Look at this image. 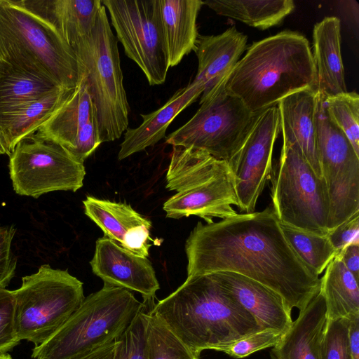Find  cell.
<instances>
[{"label": "cell", "mask_w": 359, "mask_h": 359, "mask_svg": "<svg viewBox=\"0 0 359 359\" xmlns=\"http://www.w3.org/2000/svg\"><path fill=\"white\" fill-rule=\"evenodd\" d=\"M1 60V59H0Z\"/></svg>", "instance_id": "44"}, {"label": "cell", "mask_w": 359, "mask_h": 359, "mask_svg": "<svg viewBox=\"0 0 359 359\" xmlns=\"http://www.w3.org/2000/svg\"><path fill=\"white\" fill-rule=\"evenodd\" d=\"M269 180L271 206L280 222L328 233L330 204L325 182L316 175L296 142L283 144Z\"/></svg>", "instance_id": "10"}, {"label": "cell", "mask_w": 359, "mask_h": 359, "mask_svg": "<svg viewBox=\"0 0 359 359\" xmlns=\"http://www.w3.org/2000/svg\"><path fill=\"white\" fill-rule=\"evenodd\" d=\"M166 188L176 194L163 204L166 217L194 215L207 224L238 212L232 177L226 162L191 147L172 146Z\"/></svg>", "instance_id": "5"}, {"label": "cell", "mask_w": 359, "mask_h": 359, "mask_svg": "<svg viewBox=\"0 0 359 359\" xmlns=\"http://www.w3.org/2000/svg\"><path fill=\"white\" fill-rule=\"evenodd\" d=\"M90 264L104 283L138 292L147 306L154 305L160 285L147 257L136 255L103 236L96 241Z\"/></svg>", "instance_id": "16"}, {"label": "cell", "mask_w": 359, "mask_h": 359, "mask_svg": "<svg viewBox=\"0 0 359 359\" xmlns=\"http://www.w3.org/2000/svg\"><path fill=\"white\" fill-rule=\"evenodd\" d=\"M34 135L60 144L81 163L100 145L96 109L84 72L62 104Z\"/></svg>", "instance_id": "15"}, {"label": "cell", "mask_w": 359, "mask_h": 359, "mask_svg": "<svg viewBox=\"0 0 359 359\" xmlns=\"http://www.w3.org/2000/svg\"><path fill=\"white\" fill-rule=\"evenodd\" d=\"M15 232L13 225L0 224V289L8 286L15 273L17 257L11 249Z\"/></svg>", "instance_id": "37"}, {"label": "cell", "mask_w": 359, "mask_h": 359, "mask_svg": "<svg viewBox=\"0 0 359 359\" xmlns=\"http://www.w3.org/2000/svg\"><path fill=\"white\" fill-rule=\"evenodd\" d=\"M20 4L50 23L73 49L88 35L102 6L100 0H21Z\"/></svg>", "instance_id": "22"}, {"label": "cell", "mask_w": 359, "mask_h": 359, "mask_svg": "<svg viewBox=\"0 0 359 359\" xmlns=\"http://www.w3.org/2000/svg\"><path fill=\"white\" fill-rule=\"evenodd\" d=\"M187 277L233 272L279 294L304 310L320 291V278L294 252L271 205L217 222H198L185 244Z\"/></svg>", "instance_id": "1"}, {"label": "cell", "mask_w": 359, "mask_h": 359, "mask_svg": "<svg viewBox=\"0 0 359 359\" xmlns=\"http://www.w3.org/2000/svg\"><path fill=\"white\" fill-rule=\"evenodd\" d=\"M73 89L57 88L10 113L0 116V135L9 151L11 152L20 141L35 133L62 104Z\"/></svg>", "instance_id": "26"}, {"label": "cell", "mask_w": 359, "mask_h": 359, "mask_svg": "<svg viewBox=\"0 0 359 359\" xmlns=\"http://www.w3.org/2000/svg\"><path fill=\"white\" fill-rule=\"evenodd\" d=\"M327 114L333 122L344 133L359 155V95L346 92L325 97Z\"/></svg>", "instance_id": "32"}, {"label": "cell", "mask_w": 359, "mask_h": 359, "mask_svg": "<svg viewBox=\"0 0 359 359\" xmlns=\"http://www.w3.org/2000/svg\"><path fill=\"white\" fill-rule=\"evenodd\" d=\"M320 278V292L326 306L327 324L359 316L358 280L336 255L325 269Z\"/></svg>", "instance_id": "27"}, {"label": "cell", "mask_w": 359, "mask_h": 359, "mask_svg": "<svg viewBox=\"0 0 359 359\" xmlns=\"http://www.w3.org/2000/svg\"><path fill=\"white\" fill-rule=\"evenodd\" d=\"M321 355L322 359H351L348 319H337L327 324L321 344Z\"/></svg>", "instance_id": "34"}, {"label": "cell", "mask_w": 359, "mask_h": 359, "mask_svg": "<svg viewBox=\"0 0 359 359\" xmlns=\"http://www.w3.org/2000/svg\"><path fill=\"white\" fill-rule=\"evenodd\" d=\"M280 224L294 252L319 276L337 254L328 235L302 230L281 222Z\"/></svg>", "instance_id": "30"}, {"label": "cell", "mask_w": 359, "mask_h": 359, "mask_svg": "<svg viewBox=\"0 0 359 359\" xmlns=\"http://www.w3.org/2000/svg\"><path fill=\"white\" fill-rule=\"evenodd\" d=\"M94 102L102 142L118 139L128 129L130 107L118 48L102 5L90 33L74 46Z\"/></svg>", "instance_id": "7"}, {"label": "cell", "mask_w": 359, "mask_h": 359, "mask_svg": "<svg viewBox=\"0 0 359 359\" xmlns=\"http://www.w3.org/2000/svg\"><path fill=\"white\" fill-rule=\"evenodd\" d=\"M147 305L126 289L104 283L44 343L34 346L35 359H70L116 341Z\"/></svg>", "instance_id": "6"}, {"label": "cell", "mask_w": 359, "mask_h": 359, "mask_svg": "<svg viewBox=\"0 0 359 359\" xmlns=\"http://www.w3.org/2000/svg\"><path fill=\"white\" fill-rule=\"evenodd\" d=\"M348 343L351 359H359V316L348 320Z\"/></svg>", "instance_id": "40"}, {"label": "cell", "mask_w": 359, "mask_h": 359, "mask_svg": "<svg viewBox=\"0 0 359 359\" xmlns=\"http://www.w3.org/2000/svg\"><path fill=\"white\" fill-rule=\"evenodd\" d=\"M327 235L337 252L349 245L359 244V212L329 231Z\"/></svg>", "instance_id": "38"}, {"label": "cell", "mask_w": 359, "mask_h": 359, "mask_svg": "<svg viewBox=\"0 0 359 359\" xmlns=\"http://www.w3.org/2000/svg\"><path fill=\"white\" fill-rule=\"evenodd\" d=\"M85 214L109 238L133 254L147 257L151 222L129 205L88 196L83 201Z\"/></svg>", "instance_id": "17"}, {"label": "cell", "mask_w": 359, "mask_h": 359, "mask_svg": "<svg viewBox=\"0 0 359 359\" xmlns=\"http://www.w3.org/2000/svg\"><path fill=\"white\" fill-rule=\"evenodd\" d=\"M13 293L17 336L34 346L48 339L85 298L81 281L48 264L22 277L21 286Z\"/></svg>", "instance_id": "9"}, {"label": "cell", "mask_w": 359, "mask_h": 359, "mask_svg": "<svg viewBox=\"0 0 359 359\" xmlns=\"http://www.w3.org/2000/svg\"><path fill=\"white\" fill-rule=\"evenodd\" d=\"M277 105L265 109L238 152L228 163L241 213L255 210L272 171L273 145L280 131Z\"/></svg>", "instance_id": "14"}, {"label": "cell", "mask_w": 359, "mask_h": 359, "mask_svg": "<svg viewBox=\"0 0 359 359\" xmlns=\"http://www.w3.org/2000/svg\"><path fill=\"white\" fill-rule=\"evenodd\" d=\"M8 168L15 192L35 198L54 191H76L86 175L83 163L65 147L34 134L16 144Z\"/></svg>", "instance_id": "11"}, {"label": "cell", "mask_w": 359, "mask_h": 359, "mask_svg": "<svg viewBox=\"0 0 359 359\" xmlns=\"http://www.w3.org/2000/svg\"><path fill=\"white\" fill-rule=\"evenodd\" d=\"M225 80L226 90L253 112L275 106L295 92L317 89L309 43L304 35L292 31L252 43Z\"/></svg>", "instance_id": "3"}, {"label": "cell", "mask_w": 359, "mask_h": 359, "mask_svg": "<svg viewBox=\"0 0 359 359\" xmlns=\"http://www.w3.org/2000/svg\"><path fill=\"white\" fill-rule=\"evenodd\" d=\"M11 152L9 151L5 142L3 138L0 135V154H8L10 155Z\"/></svg>", "instance_id": "42"}, {"label": "cell", "mask_w": 359, "mask_h": 359, "mask_svg": "<svg viewBox=\"0 0 359 359\" xmlns=\"http://www.w3.org/2000/svg\"><path fill=\"white\" fill-rule=\"evenodd\" d=\"M337 255L346 268L358 280L359 244H351L338 252Z\"/></svg>", "instance_id": "39"}, {"label": "cell", "mask_w": 359, "mask_h": 359, "mask_svg": "<svg viewBox=\"0 0 359 359\" xmlns=\"http://www.w3.org/2000/svg\"><path fill=\"white\" fill-rule=\"evenodd\" d=\"M58 86L0 60V116L53 91Z\"/></svg>", "instance_id": "29"}, {"label": "cell", "mask_w": 359, "mask_h": 359, "mask_svg": "<svg viewBox=\"0 0 359 359\" xmlns=\"http://www.w3.org/2000/svg\"><path fill=\"white\" fill-rule=\"evenodd\" d=\"M149 312L158 316L196 355L222 351L263 330L255 318L212 273L187 277Z\"/></svg>", "instance_id": "2"}, {"label": "cell", "mask_w": 359, "mask_h": 359, "mask_svg": "<svg viewBox=\"0 0 359 359\" xmlns=\"http://www.w3.org/2000/svg\"><path fill=\"white\" fill-rule=\"evenodd\" d=\"M0 59L66 89L81 68L73 49L48 21L17 0H0Z\"/></svg>", "instance_id": "4"}, {"label": "cell", "mask_w": 359, "mask_h": 359, "mask_svg": "<svg viewBox=\"0 0 359 359\" xmlns=\"http://www.w3.org/2000/svg\"><path fill=\"white\" fill-rule=\"evenodd\" d=\"M116 39L149 85L163 84L169 69L156 0H103Z\"/></svg>", "instance_id": "12"}, {"label": "cell", "mask_w": 359, "mask_h": 359, "mask_svg": "<svg viewBox=\"0 0 359 359\" xmlns=\"http://www.w3.org/2000/svg\"><path fill=\"white\" fill-rule=\"evenodd\" d=\"M248 37L234 27L217 35H198V69L192 83L205 93L224 79L246 49Z\"/></svg>", "instance_id": "19"}, {"label": "cell", "mask_w": 359, "mask_h": 359, "mask_svg": "<svg viewBox=\"0 0 359 359\" xmlns=\"http://www.w3.org/2000/svg\"><path fill=\"white\" fill-rule=\"evenodd\" d=\"M317 89H304L278 104L283 143L296 142L315 173L322 178L316 135Z\"/></svg>", "instance_id": "20"}, {"label": "cell", "mask_w": 359, "mask_h": 359, "mask_svg": "<svg viewBox=\"0 0 359 359\" xmlns=\"http://www.w3.org/2000/svg\"><path fill=\"white\" fill-rule=\"evenodd\" d=\"M203 93L198 86L190 83L177 90L160 108L147 114H140L142 123L135 128H128L121 144L118 160L156 144L165 137L169 125L186 107L194 102Z\"/></svg>", "instance_id": "24"}, {"label": "cell", "mask_w": 359, "mask_h": 359, "mask_svg": "<svg viewBox=\"0 0 359 359\" xmlns=\"http://www.w3.org/2000/svg\"><path fill=\"white\" fill-rule=\"evenodd\" d=\"M20 341L15 327L13 290L0 289V353L11 351Z\"/></svg>", "instance_id": "35"}, {"label": "cell", "mask_w": 359, "mask_h": 359, "mask_svg": "<svg viewBox=\"0 0 359 359\" xmlns=\"http://www.w3.org/2000/svg\"><path fill=\"white\" fill-rule=\"evenodd\" d=\"M116 341L108 342L94 350L70 359H113Z\"/></svg>", "instance_id": "41"}, {"label": "cell", "mask_w": 359, "mask_h": 359, "mask_svg": "<svg viewBox=\"0 0 359 359\" xmlns=\"http://www.w3.org/2000/svg\"><path fill=\"white\" fill-rule=\"evenodd\" d=\"M317 90L325 97L347 92L341 54L340 20L326 17L313 30Z\"/></svg>", "instance_id": "25"}, {"label": "cell", "mask_w": 359, "mask_h": 359, "mask_svg": "<svg viewBox=\"0 0 359 359\" xmlns=\"http://www.w3.org/2000/svg\"><path fill=\"white\" fill-rule=\"evenodd\" d=\"M225 79L202 93L198 109L166 137L167 144L201 149L227 163L233 158L264 111H250L226 90Z\"/></svg>", "instance_id": "8"}, {"label": "cell", "mask_w": 359, "mask_h": 359, "mask_svg": "<svg viewBox=\"0 0 359 359\" xmlns=\"http://www.w3.org/2000/svg\"><path fill=\"white\" fill-rule=\"evenodd\" d=\"M316 135L329 198V232L359 212V155L327 113L316 116Z\"/></svg>", "instance_id": "13"}, {"label": "cell", "mask_w": 359, "mask_h": 359, "mask_svg": "<svg viewBox=\"0 0 359 359\" xmlns=\"http://www.w3.org/2000/svg\"><path fill=\"white\" fill-rule=\"evenodd\" d=\"M326 327L325 302L319 291L272 347L271 359H322L321 344Z\"/></svg>", "instance_id": "21"}, {"label": "cell", "mask_w": 359, "mask_h": 359, "mask_svg": "<svg viewBox=\"0 0 359 359\" xmlns=\"http://www.w3.org/2000/svg\"><path fill=\"white\" fill-rule=\"evenodd\" d=\"M148 359H200L156 315L147 312Z\"/></svg>", "instance_id": "31"}, {"label": "cell", "mask_w": 359, "mask_h": 359, "mask_svg": "<svg viewBox=\"0 0 359 359\" xmlns=\"http://www.w3.org/2000/svg\"><path fill=\"white\" fill-rule=\"evenodd\" d=\"M147 308L137 313L116 341L113 359H148L146 341Z\"/></svg>", "instance_id": "33"}, {"label": "cell", "mask_w": 359, "mask_h": 359, "mask_svg": "<svg viewBox=\"0 0 359 359\" xmlns=\"http://www.w3.org/2000/svg\"><path fill=\"white\" fill-rule=\"evenodd\" d=\"M282 335L272 330H261L236 341L223 352L236 359L243 358L258 351L273 347Z\"/></svg>", "instance_id": "36"}, {"label": "cell", "mask_w": 359, "mask_h": 359, "mask_svg": "<svg viewBox=\"0 0 359 359\" xmlns=\"http://www.w3.org/2000/svg\"><path fill=\"white\" fill-rule=\"evenodd\" d=\"M168 67L177 65L194 50L201 0H156Z\"/></svg>", "instance_id": "23"}, {"label": "cell", "mask_w": 359, "mask_h": 359, "mask_svg": "<svg viewBox=\"0 0 359 359\" xmlns=\"http://www.w3.org/2000/svg\"><path fill=\"white\" fill-rule=\"evenodd\" d=\"M0 359H12V358L9 354L0 353Z\"/></svg>", "instance_id": "43"}, {"label": "cell", "mask_w": 359, "mask_h": 359, "mask_svg": "<svg viewBox=\"0 0 359 359\" xmlns=\"http://www.w3.org/2000/svg\"><path fill=\"white\" fill-rule=\"evenodd\" d=\"M203 2L218 15L261 29L278 25L294 8L292 0H207Z\"/></svg>", "instance_id": "28"}, {"label": "cell", "mask_w": 359, "mask_h": 359, "mask_svg": "<svg viewBox=\"0 0 359 359\" xmlns=\"http://www.w3.org/2000/svg\"><path fill=\"white\" fill-rule=\"evenodd\" d=\"M212 274L255 318L263 330H272L284 334L289 330L292 323V310L279 294L237 273Z\"/></svg>", "instance_id": "18"}]
</instances>
